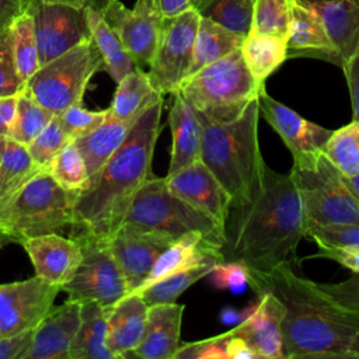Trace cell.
<instances>
[{"instance_id": "5", "label": "cell", "mask_w": 359, "mask_h": 359, "mask_svg": "<svg viewBox=\"0 0 359 359\" xmlns=\"http://www.w3.org/2000/svg\"><path fill=\"white\" fill-rule=\"evenodd\" d=\"M265 90L250 74L241 49L206 65L188 76L178 91L195 109L201 121L226 122L236 118Z\"/></svg>"}, {"instance_id": "55", "label": "cell", "mask_w": 359, "mask_h": 359, "mask_svg": "<svg viewBox=\"0 0 359 359\" xmlns=\"http://www.w3.org/2000/svg\"><path fill=\"white\" fill-rule=\"evenodd\" d=\"M39 1L49 3V4H63V6L76 7V8H84L91 0H39Z\"/></svg>"}, {"instance_id": "36", "label": "cell", "mask_w": 359, "mask_h": 359, "mask_svg": "<svg viewBox=\"0 0 359 359\" xmlns=\"http://www.w3.org/2000/svg\"><path fill=\"white\" fill-rule=\"evenodd\" d=\"M11 39L15 65L25 83L39 69V55L35 38L34 17L27 10L11 24Z\"/></svg>"}, {"instance_id": "40", "label": "cell", "mask_w": 359, "mask_h": 359, "mask_svg": "<svg viewBox=\"0 0 359 359\" xmlns=\"http://www.w3.org/2000/svg\"><path fill=\"white\" fill-rule=\"evenodd\" d=\"M252 3L254 0H213L201 14L236 34L247 35L251 28Z\"/></svg>"}, {"instance_id": "34", "label": "cell", "mask_w": 359, "mask_h": 359, "mask_svg": "<svg viewBox=\"0 0 359 359\" xmlns=\"http://www.w3.org/2000/svg\"><path fill=\"white\" fill-rule=\"evenodd\" d=\"M216 265L217 264L215 262H208L194 268L177 271L157 282H153L136 293L143 297L147 306L174 303L189 286L208 276Z\"/></svg>"}, {"instance_id": "23", "label": "cell", "mask_w": 359, "mask_h": 359, "mask_svg": "<svg viewBox=\"0 0 359 359\" xmlns=\"http://www.w3.org/2000/svg\"><path fill=\"white\" fill-rule=\"evenodd\" d=\"M224 261L222 254V244L216 243L202 234L191 233L174 240L157 258L150 273L136 290L157 282L177 271L194 268L208 262L219 264Z\"/></svg>"}, {"instance_id": "52", "label": "cell", "mask_w": 359, "mask_h": 359, "mask_svg": "<svg viewBox=\"0 0 359 359\" xmlns=\"http://www.w3.org/2000/svg\"><path fill=\"white\" fill-rule=\"evenodd\" d=\"M27 3L28 0H0V32L8 29L27 10Z\"/></svg>"}, {"instance_id": "33", "label": "cell", "mask_w": 359, "mask_h": 359, "mask_svg": "<svg viewBox=\"0 0 359 359\" xmlns=\"http://www.w3.org/2000/svg\"><path fill=\"white\" fill-rule=\"evenodd\" d=\"M84 11L91 32V38L102 56L105 70L118 83L136 66L128 55V52L125 50L116 32L107 22L102 14L91 4H87L84 7Z\"/></svg>"}, {"instance_id": "27", "label": "cell", "mask_w": 359, "mask_h": 359, "mask_svg": "<svg viewBox=\"0 0 359 359\" xmlns=\"http://www.w3.org/2000/svg\"><path fill=\"white\" fill-rule=\"evenodd\" d=\"M135 122L118 119L108 112L98 126L73 140L84 158L90 177L97 174L119 149Z\"/></svg>"}, {"instance_id": "30", "label": "cell", "mask_w": 359, "mask_h": 359, "mask_svg": "<svg viewBox=\"0 0 359 359\" xmlns=\"http://www.w3.org/2000/svg\"><path fill=\"white\" fill-rule=\"evenodd\" d=\"M41 170L43 168L34 163L27 146L11 137H3L0 160V213L25 182Z\"/></svg>"}, {"instance_id": "57", "label": "cell", "mask_w": 359, "mask_h": 359, "mask_svg": "<svg viewBox=\"0 0 359 359\" xmlns=\"http://www.w3.org/2000/svg\"><path fill=\"white\" fill-rule=\"evenodd\" d=\"M212 1H213V0H199V3L196 4V7H195V8L201 13V11H202L206 6H209Z\"/></svg>"}, {"instance_id": "44", "label": "cell", "mask_w": 359, "mask_h": 359, "mask_svg": "<svg viewBox=\"0 0 359 359\" xmlns=\"http://www.w3.org/2000/svg\"><path fill=\"white\" fill-rule=\"evenodd\" d=\"M307 238L317 245H351L359 247V224L314 226L306 230Z\"/></svg>"}, {"instance_id": "9", "label": "cell", "mask_w": 359, "mask_h": 359, "mask_svg": "<svg viewBox=\"0 0 359 359\" xmlns=\"http://www.w3.org/2000/svg\"><path fill=\"white\" fill-rule=\"evenodd\" d=\"M290 175L302 198L306 230L314 226L359 224V201L324 154L314 165H293Z\"/></svg>"}, {"instance_id": "43", "label": "cell", "mask_w": 359, "mask_h": 359, "mask_svg": "<svg viewBox=\"0 0 359 359\" xmlns=\"http://www.w3.org/2000/svg\"><path fill=\"white\" fill-rule=\"evenodd\" d=\"M25 87L18 74L10 28L0 32V97L17 95Z\"/></svg>"}, {"instance_id": "51", "label": "cell", "mask_w": 359, "mask_h": 359, "mask_svg": "<svg viewBox=\"0 0 359 359\" xmlns=\"http://www.w3.org/2000/svg\"><path fill=\"white\" fill-rule=\"evenodd\" d=\"M227 359H259L258 353L247 342V339L240 335L236 327L229 331Z\"/></svg>"}, {"instance_id": "56", "label": "cell", "mask_w": 359, "mask_h": 359, "mask_svg": "<svg viewBox=\"0 0 359 359\" xmlns=\"http://www.w3.org/2000/svg\"><path fill=\"white\" fill-rule=\"evenodd\" d=\"M344 182L346 184L349 191L355 195V198L359 201V174H356L353 177H344Z\"/></svg>"}, {"instance_id": "50", "label": "cell", "mask_w": 359, "mask_h": 359, "mask_svg": "<svg viewBox=\"0 0 359 359\" xmlns=\"http://www.w3.org/2000/svg\"><path fill=\"white\" fill-rule=\"evenodd\" d=\"M342 70L345 73L351 95L352 119L359 121V48L351 60L342 67Z\"/></svg>"}, {"instance_id": "32", "label": "cell", "mask_w": 359, "mask_h": 359, "mask_svg": "<svg viewBox=\"0 0 359 359\" xmlns=\"http://www.w3.org/2000/svg\"><path fill=\"white\" fill-rule=\"evenodd\" d=\"M240 49L250 74L261 84L287 59V39L272 34L248 32Z\"/></svg>"}, {"instance_id": "47", "label": "cell", "mask_w": 359, "mask_h": 359, "mask_svg": "<svg viewBox=\"0 0 359 359\" xmlns=\"http://www.w3.org/2000/svg\"><path fill=\"white\" fill-rule=\"evenodd\" d=\"M318 287L339 304L359 311V273L339 283H317Z\"/></svg>"}, {"instance_id": "28", "label": "cell", "mask_w": 359, "mask_h": 359, "mask_svg": "<svg viewBox=\"0 0 359 359\" xmlns=\"http://www.w3.org/2000/svg\"><path fill=\"white\" fill-rule=\"evenodd\" d=\"M108 309L97 302L80 303V324L69 359H114L107 348Z\"/></svg>"}, {"instance_id": "11", "label": "cell", "mask_w": 359, "mask_h": 359, "mask_svg": "<svg viewBox=\"0 0 359 359\" xmlns=\"http://www.w3.org/2000/svg\"><path fill=\"white\" fill-rule=\"evenodd\" d=\"M83 250L81 261L73 278L62 286L70 300L97 302L111 307L128 293L126 280L109 252L105 241L74 238Z\"/></svg>"}, {"instance_id": "25", "label": "cell", "mask_w": 359, "mask_h": 359, "mask_svg": "<svg viewBox=\"0 0 359 359\" xmlns=\"http://www.w3.org/2000/svg\"><path fill=\"white\" fill-rule=\"evenodd\" d=\"M172 95L174 100L168 114L172 144L167 174L177 172L199 160L202 149V122L198 114L180 93Z\"/></svg>"}, {"instance_id": "48", "label": "cell", "mask_w": 359, "mask_h": 359, "mask_svg": "<svg viewBox=\"0 0 359 359\" xmlns=\"http://www.w3.org/2000/svg\"><path fill=\"white\" fill-rule=\"evenodd\" d=\"M313 257H321L338 262L344 268L359 273V247L351 245H318V252Z\"/></svg>"}, {"instance_id": "45", "label": "cell", "mask_w": 359, "mask_h": 359, "mask_svg": "<svg viewBox=\"0 0 359 359\" xmlns=\"http://www.w3.org/2000/svg\"><path fill=\"white\" fill-rule=\"evenodd\" d=\"M229 331L203 341L178 346L175 359H227Z\"/></svg>"}, {"instance_id": "6", "label": "cell", "mask_w": 359, "mask_h": 359, "mask_svg": "<svg viewBox=\"0 0 359 359\" xmlns=\"http://www.w3.org/2000/svg\"><path fill=\"white\" fill-rule=\"evenodd\" d=\"M119 227L170 240L198 233L223 247L224 231L208 216L174 195L165 178L151 174L135 194Z\"/></svg>"}, {"instance_id": "7", "label": "cell", "mask_w": 359, "mask_h": 359, "mask_svg": "<svg viewBox=\"0 0 359 359\" xmlns=\"http://www.w3.org/2000/svg\"><path fill=\"white\" fill-rule=\"evenodd\" d=\"M76 194L63 189L48 168L36 172L0 213V233L14 243L72 227Z\"/></svg>"}, {"instance_id": "17", "label": "cell", "mask_w": 359, "mask_h": 359, "mask_svg": "<svg viewBox=\"0 0 359 359\" xmlns=\"http://www.w3.org/2000/svg\"><path fill=\"white\" fill-rule=\"evenodd\" d=\"M174 240L151 233L119 227L105 244L116 261L128 286V293L136 292L150 273L158 255Z\"/></svg>"}, {"instance_id": "16", "label": "cell", "mask_w": 359, "mask_h": 359, "mask_svg": "<svg viewBox=\"0 0 359 359\" xmlns=\"http://www.w3.org/2000/svg\"><path fill=\"white\" fill-rule=\"evenodd\" d=\"M164 178L174 195L212 219L224 231L230 199L201 158Z\"/></svg>"}, {"instance_id": "18", "label": "cell", "mask_w": 359, "mask_h": 359, "mask_svg": "<svg viewBox=\"0 0 359 359\" xmlns=\"http://www.w3.org/2000/svg\"><path fill=\"white\" fill-rule=\"evenodd\" d=\"M20 244L28 254L35 275L60 287L73 278L83 257L80 243L60 233L28 237Z\"/></svg>"}, {"instance_id": "2", "label": "cell", "mask_w": 359, "mask_h": 359, "mask_svg": "<svg viewBox=\"0 0 359 359\" xmlns=\"http://www.w3.org/2000/svg\"><path fill=\"white\" fill-rule=\"evenodd\" d=\"M304 236L303 203L290 172L280 174L265 165L259 192L229 210L223 259L258 271L294 266L297 245Z\"/></svg>"}, {"instance_id": "19", "label": "cell", "mask_w": 359, "mask_h": 359, "mask_svg": "<svg viewBox=\"0 0 359 359\" xmlns=\"http://www.w3.org/2000/svg\"><path fill=\"white\" fill-rule=\"evenodd\" d=\"M79 324V302L67 299L53 306L34 328L32 342L22 359H69Z\"/></svg>"}, {"instance_id": "38", "label": "cell", "mask_w": 359, "mask_h": 359, "mask_svg": "<svg viewBox=\"0 0 359 359\" xmlns=\"http://www.w3.org/2000/svg\"><path fill=\"white\" fill-rule=\"evenodd\" d=\"M294 1L296 0H254L250 32L272 34L287 39Z\"/></svg>"}, {"instance_id": "15", "label": "cell", "mask_w": 359, "mask_h": 359, "mask_svg": "<svg viewBox=\"0 0 359 359\" xmlns=\"http://www.w3.org/2000/svg\"><path fill=\"white\" fill-rule=\"evenodd\" d=\"M62 290L34 276L0 285V338L32 330L53 307Z\"/></svg>"}, {"instance_id": "59", "label": "cell", "mask_w": 359, "mask_h": 359, "mask_svg": "<svg viewBox=\"0 0 359 359\" xmlns=\"http://www.w3.org/2000/svg\"><path fill=\"white\" fill-rule=\"evenodd\" d=\"M1 144H3V137H0V160H1Z\"/></svg>"}, {"instance_id": "20", "label": "cell", "mask_w": 359, "mask_h": 359, "mask_svg": "<svg viewBox=\"0 0 359 359\" xmlns=\"http://www.w3.org/2000/svg\"><path fill=\"white\" fill-rule=\"evenodd\" d=\"M258 302L247 309L237 331L258 353L259 359H283L282 318L283 307L269 292L257 293Z\"/></svg>"}, {"instance_id": "41", "label": "cell", "mask_w": 359, "mask_h": 359, "mask_svg": "<svg viewBox=\"0 0 359 359\" xmlns=\"http://www.w3.org/2000/svg\"><path fill=\"white\" fill-rule=\"evenodd\" d=\"M69 143H72V139L65 133L55 115L45 129L27 146V149L38 167L49 168L56 154Z\"/></svg>"}, {"instance_id": "24", "label": "cell", "mask_w": 359, "mask_h": 359, "mask_svg": "<svg viewBox=\"0 0 359 359\" xmlns=\"http://www.w3.org/2000/svg\"><path fill=\"white\" fill-rule=\"evenodd\" d=\"M149 306L136 293H126L108 309L107 316V348L114 359L128 355L142 341Z\"/></svg>"}, {"instance_id": "14", "label": "cell", "mask_w": 359, "mask_h": 359, "mask_svg": "<svg viewBox=\"0 0 359 359\" xmlns=\"http://www.w3.org/2000/svg\"><path fill=\"white\" fill-rule=\"evenodd\" d=\"M258 100L259 115H262L280 136L285 146L292 153L293 165H314L324 154L325 144L332 130L302 118L297 112L266 94L265 90L261 91Z\"/></svg>"}, {"instance_id": "35", "label": "cell", "mask_w": 359, "mask_h": 359, "mask_svg": "<svg viewBox=\"0 0 359 359\" xmlns=\"http://www.w3.org/2000/svg\"><path fill=\"white\" fill-rule=\"evenodd\" d=\"M324 156L344 177L359 174V121L332 130Z\"/></svg>"}, {"instance_id": "31", "label": "cell", "mask_w": 359, "mask_h": 359, "mask_svg": "<svg viewBox=\"0 0 359 359\" xmlns=\"http://www.w3.org/2000/svg\"><path fill=\"white\" fill-rule=\"evenodd\" d=\"M244 38L245 35L236 34L201 14L188 76L231 53L233 50L240 49Z\"/></svg>"}, {"instance_id": "37", "label": "cell", "mask_w": 359, "mask_h": 359, "mask_svg": "<svg viewBox=\"0 0 359 359\" xmlns=\"http://www.w3.org/2000/svg\"><path fill=\"white\" fill-rule=\"evenodd\" d=\"M53 116L55 114H52L22 90L17 98L15 118L8 137L28 146L45 129Z\"/></svg>"}, {"instance_id": "26", "label": "cell", "mask_w": 359, "mask_h": 359, "mask_svg": "<svg viewBox=\"0 0 359 359\" xmlns=\"http://www.w3.org/2000/svg\"><path fill=\"white\" fill-rule=\"evenodd\" d=\"M297 55L337 63L334 46L318 14L304 0L294 1L287 34V57Z\"/></svg>"}, {"instance_id": "22", "label": "cell", "mask_w": 359, "mask_h": 359, "mask_svg": "<svg viewBox=\"0 0 359 359\" xmlns=\"http://www.w3.org/2000/svg\"><path fill=\"white\" fill-rule=\"evenodd\" d=\"M184 309L175 302L149 306L142 341L128 358L174 359L180 346Z\"/></svg>"}, {"instance_id": "13", "label": "cell", "mask_w": 359, "mask_h": 359, "mask_svg": "<svg viewBox=\"0 0 359 359\" xmlns=\"http://www.w3.org/2000/svg\"><path fill=\"white\" fill-rule=\"evenodd\" d=\"M34 17L39 66L91 38L84 8L28 0Z\"/></svg>"}, {"instance_id": "46", "label": "cell", "mask_w": 359, "mask_h": 359, "mask_svg": "<svg viewBox=\"0 0 359 359\" xmlns=\"http://www.w3.org/2000/svg\"><path fill=\"white\" fill-rule=\"evenodd\" d=\"M209 275L217 289H229L234 293H241L248 285L247 266L237 261H222Z\"/></svg>"}, {"instance_id": "53", "label": "cell", "mask_w": 359, "mask_h": 359, "mask_svg": "<svg viewBox=\"0 0 359 359\" xmlns=\"http://www.w3.org/2000/svg\"><path fill=\"white\" fill-rule=\"evenodd\" d=\"M17 95L0 97V137H8L15 118Z\"/></svg>"}, {"instance_id": "12", "label": "cell", "mask_w": 359, "mask_h": 359, "mask_svg": "<svg viewBox=\"0 0 359 359\" xmlns=\"http://www.w3.org/2000/svg\"><path fill=\"white\" fill-rule=\"evenodd\" d=\"M107 22L114 28L136 67H149L160 42L164 18L151 0H136L126 8L121 0H91Z\"/></svg>"}, {"instance_id": "49", "label": "cell", "mask_w": 359, "mask_h": 359, "mask_svg": "<svg viewBox=\"0 0 359 359\" xmlns=\"http://www.w3.org/2000/svg\"><path fill=\"white\" fill-rule=\"evenodd\" d=\"M32 330L0 338V359H22L32 342Z\"/></svg>"}, {"instance_id": "3", "label": "cell", "mask_w": 359, "mask_h": 359, "mask_svg": "<svg viewBox=\"0 0 359 359\" xmlns=\"http://www.w3.org/2000/svg\"><path fill=\"white\" fill-rule=\"evenodd\" d=\"M163 100L150 105L133 123L125 142L104 167L90 177L73 206V238L105 241L121 226L143 182L153 174V151L161 130Z\"/></svg>"}, {"instance_id": "54", "label": "cell", "mask_w": 359, "mask_h": 359, "mask_svg": "<svg viewBox=\"0 0 359 359\" xmlns=\"http://www.w3.org/2000/svg\"><path fill=\"white\" fill-rule=\"evenodd\" d=\"M163 18L175 17L194 7L192 0H151Z\"/></svg>"}, {"instance_id": "42", "label": "cell", "mask_w": 359, "mask_h": 359, "mask_svg": "<svg viewBox=\"0 0 359 359\" xmlns=\"http://www.w3.org/2000/svg\"><path fill=\"white\" fill-rule=\"evenodd\" d=\"M107 114L108 109L91 111L83 108L81 104H76L57 114L56 118L65 133L73 142L76 137H80L93 130L95 126H98L105 119Z\"/></svg>"}, {"instance_id": "8", "label": "cell", "mask_w": 359, "mask_h": 359, "mask_svg": "<svg viewBox=\"0 0 359 359\" xmlns=\"http://www.w3.org/2000/svg\"><path fill=\"white\" fill-rule=\"evenodd\" d=\"M102 69V56L90 38L39 66L25 81L24 91L57 115L72 105L81 104L90 80Z\"/></svg>"}, {"instance_id": "21", "label": "cell", "mask_w": 359, "mask_h": 359, "mask_svg": "<svg viewBox=\"0 0 359 359\" xmlns=\"http://www.w3.org/2000/svg\"><path fill=\"white\" fill-rule=\"evenodd\" d=\"M320 17L341 69L359 48V0H304Z\"/></svg>"}, {"instance_id": "10", "label": "cell", "mask_w": 359, "mask_h": 359, "mask_svg": "<svg viewBox=\"0 0 359 359\" xmlns=\"http://www.w3.org/2000/svg\"><path fill=\"white\" fill-rule=\"evenodd\" d=\"M201 13L192 7L175 17L164 18L156 53L149 65V77L161 94H174L188 76Z\"/></svg>"}, {"instance_id": "60", "label": "cell", "mask_w": 359, "mask_h": 359, "mask_svg": "<svg viewBox=\"0 0 359 359\" xmlns=\"http://www.w3.org/2000/svg\"><path fill=\"white\" fill-rule=\"evenodd\" d=\"M199 3V0H192V4H194V7H196V4Z\"/></svg>"}, {"instance_id": "29", "label": "cell", "mask_w": 359, "mask_h": 359, "mask_svg": "<svg viewBox=\"0 0 359 359\" xmlns=\"http://www.w3.org/2000/svg\"><path fill=\"white\" fill-rule=\"evenodd\" d=\"M116 84L108 112L118 119L136 121L150 105L163 100L149 74L140 67H135Z\"/></svg>"}, {"instance_id": "1", "label": "cell", "mask_w": 359, "mask_h": 359, "mask_svg": "<svg viewBox=\"0 0 359 359\" xmlns=\"http://www.w3.org/2000/svg\"><path fill=\"white\" fill-rule=\"evenodd\" d=\"M247 271L252 290L272 293L283 307V359H359V311L335 302L290 265Z\"/></svg>"}, {"instance_id": "58", "label": "cell", "mask_w": 359, "mask_h": 359, "mask_svg": "<svg viewBox=\"0 0 359 359\" xmlns=\"http://www.w3.org/2000/svg\"><path fill=\"white\" fill-rule=\"evenodd\" d=\"M8 243H11V240H10L7 236H4V234L0 233V250H1L6 244H8Z\"/></svg>"}, {"instance_id": "39", "label": "cell", "mask_w": 359, "mask_h": 359, "mask_svg": "<svg viewBox=\"0 0 359 359\" xmlns=\"http://www.w3.org/2000/svg\"><path fill=\"white\" fill-rule=\"evenodd\" d=\"M48 170L63 189L76 195L87 187L90 180L84 158L73 142L56 154Z\"/></svg>"}, {"instance_id": "4", "label": "cell", "mask_w": 359, "mask_h": 359, "mask_svg": "<svg viewBox=\"0 0 359 359\" xmlns=\"http://www.w3.org/2000/svg\"><path fill=\"white\" fill-rule=\"evenodd\" d=\"M258 121V98L230 121H201V160L227 194L230 208L250 202L262 185L266 163L259 150Z\"/></svg>"}]
</instances>
